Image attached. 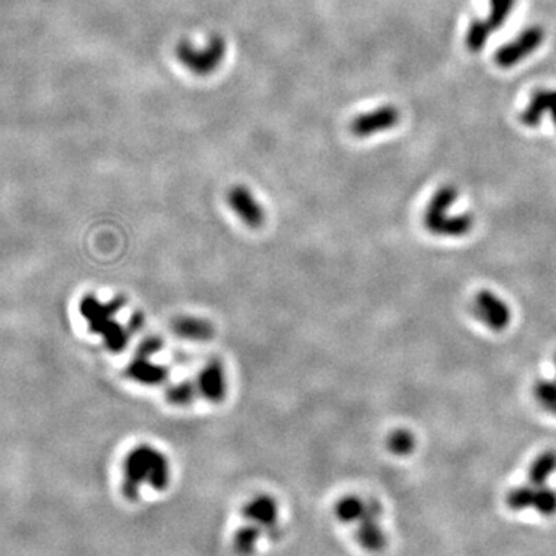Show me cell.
Instances as JSON below:
<instances>
[{
    "instance_id": "6da1fadb",
    "label": "cell",
    "mask_w": 556,
    "mask_h": 556,
    "mask_svg": "<svg viewBox=\"0 0 556 556\" xmlns=\"http://www.w3.org/2000/svg\"><path fill=\"white\" fill-rule=\"evenodd\" d=\"M243 524L232 533L231 546L237 556H253L264 541L275 540L281 531L278 500L268 493L255 494L241 509Z\"/></svg>"
},
{
    "instance_id": "7a4b0ae2",
    "label": "cell",
    "mask_w": 556,
    "mask_h": 556,
    "mask_svg": "<svg viewBox=\"0 0 556 556\" xmlns=\"http://www.w3.org/2000/svg\"><path fill=\"white\" fill-rule=\"evenodd\" d=\"M172 470L169 459L152 445L141 443L126 456L122 463L121 491L130 502L141 498L142 488L164 491L170 485Z\"/></svg>"
},
{
    "instance_id": "3957f363",
    "label": "cell",
    "mask_w": 556,
    "mask_h": 556,
    "mask_svg": "<svg viewBox=\"0 0 556 556\" xmlns=\"http://www.w3.org/2000/svg\"><path fill=\"white\" fill-rule=\"evenodd\" d=\"M79 311L89 323L91 332L104 338V343L113 352H119L127 346L128 336L124 327L115 320L117 311L116 303L104 305L95 295H85L80 301Z\"/></svg>"
},
{
    "instance_id": "277c9868",
    "label": "cell",
    "mask_w": 556,
    "mask_h": 556,
    "mask_svg": "<svg viewBox=\"0 0 556 556\" xmlns=\"http://www.w3.org/2000/svg\"><path fill=\"white\" fill-rule=\"evenodd\" d=\"M227 43L224 37L212 34L209 39L196 45L190 40H181L176 45V58L195 76H209L222 64L226 58Z\"/></svg>"
},
{
    "instance_id": "5b68a950",
    "label": "cell",
    "mask_w": 556,
    "mask_h": 556,
    "mask_svg": "<svg viewBox=\"0 0 556 556\" xmlns=\"http://www.w3.org/2000/svg\"><path fill=\"white\" fill-rule=\"evenodd\" d=\"M383 507L374 498L367 499V509L354 524V537L358 546L369 553H379L388 544V536L380 525Z\"/></svg>"
},
{
    "instance_id": "8992f818",
    "label": "cell",
    "mask_w": 556,
    "mask_h": 556,
    "mask_svg": "<svg viewBox=\"0 0 556 556\" xmlns=\"http://www.w3.org/2000/svg\"><path fill=\"white\" fill-rule=\"evenodd\" d=\"M544 39H546V33L541 27H529L525 28L521 34H518L511 42L505 43L500 47L496 54H494V60L500 68H511L533 54L537 48L542 45Z\"/></svg>"
},
{
    "instance_id": "52a82bcc",
    "label": "cell",
    "mask_w": 556,
    "mask_h": 556,
    "mask_svg": "<svg viewBox=\"0 0 556 556\" xmlns=\"http://www.w3.org/2000/svg\"><path fill=\"white\" fill-rule=\"evenodd\" d=\"M472 312L482 325L491 331H504L510 325V306L491 290L482 289L474 295Z\"/></svg>"
},
{
    "instance_id": "ba28073f",
    "label": "cell",
    "mask_w": 556,
    "mask_h": 556,
    "mask_svg": "<svg viewBox=\"0 0 556 556\" xmlns=\"http://www.w3.org/2000/svg\"><path fill=\"white\" fill-rule=\"evenodd\" d=\"M400 110L391 104L380 105L373 110H368L367 113L357 115L349 124L351 133L356 138H369L377 133L388 132L394 128L400 122Z\"/></svg>"
},
{
    "instance_id": "9c48e42d",
    "label": "cell",
    "mask_w": 556,
    "mask_h": 556,
    "mask_svg": "<svg viewBox=\"0 0 556 556\" xmlns=\"http://www.w3.org/2000/svg\"><path fill=\"white\" fill-rule=\"evenodd\" d=\"M227 204L232 212L243 221V224L251 229L263 226L266 220L264 207L258 202L255 195L244 184H237L227 192Z\"/></svg>"
},
{
    "instance_id": "30bf717a",
    "label": "cell",
    "mask_w": 556,
    "mask_h": 556,
    "mask_svg": "<svg viewBox=\"0 0 556 556\" xmlns=\"http://www.w3.org/2000/svg\"><path fill=\"white\" fill-rule=\"evenodd\" d=\"M544 115H550L556 127V90L552 89L536 90L533 95L530 96V101L521 111V115H519V121H521L522 126L525 127L536 128L540 126L541 117Z\"/></svg>"
},
{
    "instance_id": "8fae6325",
    "label": "cell",
    "mask_w": 556,
    "mask_h": 556,
    "mask_svg": "<svg viewBox=\"0 0 556 556\" xmlns=\"http://www.w3.org/2000/svg\"><path fill=\"white\" fill-rule=\"evenodd\" d=\"M198 391L204 399L218 404L226 395V374L220 362H209L196 379Z\"/></svg>"
},
{
    "instance_id": "7c38bea8",
    "label": "cell",
    "mask_w": 556,
    "mask_h": 556,
    "mask_svg": "<svg viewBox=\"0 0 556 556\" xmlns=\"http://www.w3.org/2000/svg\"><path fill=\"white\" fill-rule=\"evenodd\" d=\"M474 226V216L470 213L462 215H445L443 218L432 221L426 224V231L437 237H450V238H459L472 232Z\"/></svg>"
},
{
    "instance_id": "4fadbf2b",
    "label": "cell",
    "mask_w": 556,
    "mask_h": 556,
    "mask_svg": "<svg viewBox=\"0 0 556 556\" xmlns=\"http://www.w3.org/2000/svg\"><path fill=\"white\" fill-rule=\"evenodd\" d=\"M457 195H459V192H457L454 185L445 184L442 187H439L435 192V195L431 196L428 204H426L424 213V226L448 215V210L456 202Z\"/></svg>"
},
{
    "instance_id": "5bb4252c",
    "label": "cell",
    "mask_w": 556,
    "mask_h": 556,
    "mask_svg": "<svg viewBox=\"0 0 556 556\" xmlns=\"http://www.w3.org/2000/svg\"><path fill=\"white\" fill-rule=\"evenodd\" d=\"M127 374L133 380L141 382L142 385H158V383L165 380L169 373H167L164 367L153 363L148 356H139L130 363V367L127 368Z\"/></svg>"
},
{
    "instance_id": "9a60e30c",
    "label": "cell",
    "mask_w": 556,
    "mask_h": 556,
    "mask_svg": "<svg viewBox=\"0 0 556 556\" xmlns=\"http://www.w3.org/2000/svg\"><path fill=\"white\" fill-rule=\"evenodd\" d=\"M556 472V451L547 450L531 462L527 473V480L530 485L542 487L547 485L550 476Z\"/></svg>"
},
{
    "instance_id": "2e32d148",
    "label": "cell",
    "mask_w": 556,
    "mask_h": 556,
    "mask_svg": "<svg viewBox=\"0 0 556 556\" xmlns=\"http://www.w3.org/2000/svg\"><path fill=\"white\" fill-rule=\"evenodd\" d=\"M367 509V499H363L357 494H346L337 500L334 507V515L338 519V522L345 525H354L358 518L363 515Z\"/></svg>"
},
{
    "instance_id": "e0dca14e",
    "label": "cell",
    "mask_w": 556,
    "mask_h": 556,
    "mask_svg": "<svg viewBox=\"0 0 556 556\" xmlns=\"http://www.w3.org/2000/svg\"><path fill=\"white\" fill-rule=\"evenodd\" d=\"M173 327H175L178 336L190 340H207L212 337V326L206 320L184 317L176 320Z\"/></svg>"
},
{
    "instance_id": "ac0fdd59",
    "label": "cell",
    "mask_w": 556,
    "mask_h": 556,
    "mask_svg": "<svg viewBox=\"0 0 556 556\" xmlns=\"http://www.w3.org/2000/svg\"><path fill=\"white\" fill-rule=\"evenodd\" d=\"M518 0H490V10H488V16L482 19L490 31H498L505 23L507 19L510 17L513 8L516 6Z\"/></svg>"
},
{
    "instance_id": "d6986e66",
    "label": "cell",
    "mask_w": 556,
    "mask_h": 556,
    "mask_svg": "<svg viewBox=\"0 0 556 556\" xmlns=\"http://www.w3.org/2000/svg\"><path fill=\"white\" fill-rule=\"evenodd\" d=\"M533 498H535V487L529 484L513 488V490L507 493L505 504L513 511H524L533 509Z\"/></svg>"
},
{
    "instance_id": "ffe728a7",
    "label": "cell",
    "mask_w": 556,
    "mask_h": 556,
    "mask_svg": "<svg viewBox=\"0 0 556 556\" xmlns=\"http://www.w3.org/2000/svg\"><path fill=\"white\" fill-rule=\"evenodd\" d=\"M535 399L542 410L556 416V380H536L533 386Z\"/></svg>"
},
{
    "instance_id": "44dd1931",
    "label": "cell",
    "mask_w": 556,
    "mask_h": 556,
    "mask_svg": "<svg viewBox=\"0 0 556 556\" xmlns=\"http://www.w3.org/2000/svg\"><path fill=\"white\" fill-rule=\"evenodd\" d=\"M388 450L395 456H408L414 451L416 447V439L408 430H395L388 436Z\"/></svg>"
},
{
    "instance_id": "7402d4cb",
    "label": "cell",
    "mask_w": 556,
    "mask_h": 556,
    "mask_svg": "<svg viewBox=\"0 0 556 556\" xmlns=\"http://www.w3.org/2000/svg\"><path fill=\"white\" fill-rule=\"evenodd\" d=\"M198 394H200V391H198L196 382L184 380L169 388V391H167V399H169V402L173 405L184 406L192 404V400H194Z\"/></svg>"
},
{
    "instance_id": "603a6c76",
    "label": "cell",
    "mask_w": 556,
    "mask_h": 556,
    "mask_svg": "<svg viewBox=\"0 0 556 556\" xmlns=\"http://www.w3.org/2000/svg\"><path fill=\"white\" fill-rule=\"evenodd\" d=\"M533 510L542 516L556 515V491L547 485L535 487Z\"/></svg>"
},
{
    "instance_id": "cb8c5ba5",
    "label": "cell",
    "mask_w": 556,
    "mask_h": 556,
    "mask_svg": "<svg viewBox=\"0 0 556 556\" xmlns=\"http://www.w3.org/2000/svg\"><path fill=\"white\" fill-rule=\"evenodd\" d=\"M555 364H556V356H555ZM555 380H556V377H555Z\"/></svg>"
}]
</instances>
